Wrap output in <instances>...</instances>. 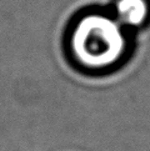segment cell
Wrapping results in <instances>:
<instances>
[{
    "instance_id": "cell-1",
    "label": "cell",
    "mask_w": 150,
    "mask_h": 151,
    "mask_svg": "<svg viewBox=\"0 0 150 151\" xmlns=\"http://www.w3.org/2000/svg\"><path fill=\"white\" fill-rule=\"evenodd\" d=\"M130 31L109 9H87L69 23L65 51L74 68L88 75H104L119 69L130 56Z\"/></svg>"
},
{
    "instance_id": "cell-2",
    "label": "cell",
    "mask_w": 150,
    "mask_h": 151,
    "mask_svg": "<svg viewBox=\"0 0 150 151\" xmlns=\"http://www.w3.org/2000/svg\"><path fill=\"white\" fill-rule=\"evenodd\" d=\"M109 10L130 33L150 23V0H112Z\"/></svg>"
}]
</instances>
